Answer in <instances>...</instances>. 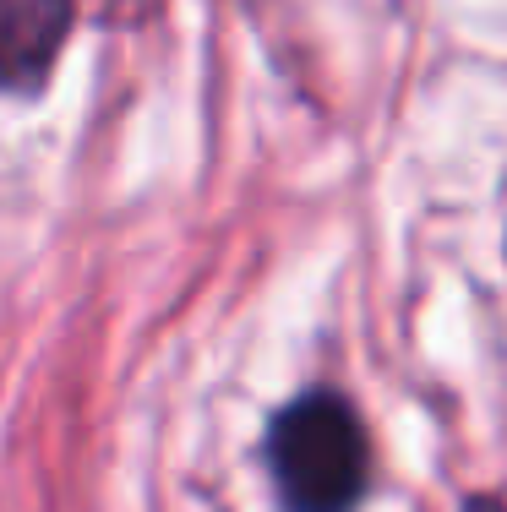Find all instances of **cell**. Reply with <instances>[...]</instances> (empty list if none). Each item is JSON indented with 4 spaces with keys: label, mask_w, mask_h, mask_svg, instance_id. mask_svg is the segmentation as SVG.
I'll list each match as a JSON object with an SVG mask.
<instances>
[{
    "label": "cell",
    "mask_w": 507,
    "mask_h": 512,
    "mask_svg": "<svg viewBox=\"0 0 507 512\" xmlns=\"http://www.w3.org/2000/svg\"><path fill=\"white\" fill-rule=\"evenodd\" d=\"M273 480L289 512H349L366 491V436L344 398H295L268 436Z\"/></svg>",
    "instance_id": "6da1fadb"
},
{
    "label": "cell",
    "mask_w": 507,
    "mask_h": 512,
    "mask_svg": "<svg viewBox=\"0 0 507 512\" xmlns=\"http://www.w3.org/2000/svg\"><path fill=\"white\" fill-rule=\"evenodd\" d=\"M66 33L71 0H0V93L39 88Z\"/></svg>",
    "instance_id": "7a4b0ae2"
},
{
    "label": "cell",
    "mask_w": 507,
    "mask_h": 512,
    "mask_svg": "<svg viewBox=\"0 0 507 512\" xmlns=\"http://www.w3.org/2000/svg\"><path fill=\"white\" fill-rule=\"evenodd\" d=\"M464 512H507V507H502V502H469Z\"/></svg>",
    "instance_id": "3957f363"
}]
</instances>
